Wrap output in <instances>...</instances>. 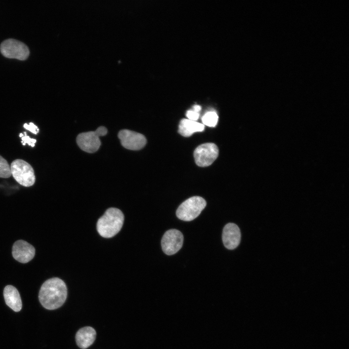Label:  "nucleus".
I'll return each instance as SVG.
<instances>
[{"label":"nucleus","instance_id":"1","mask_svg":"<svg viewBox=\"0 0 349 349\" xmlns=\"http://www.w3.org/2000/svg\"><path fill=\"white\" fill-rule=\"evenodd\" d=\"M67 287L61 279L54 277L46 281L42 285L39 300L47 309L54 310L60 307L67 298Z\"/></svg>","mask_w":349,"mask_h":349},{"label":"nucleus","instance_id":"2","mask_svg":"<svg viewBox=\"0 0 349 349\" xmlns=\"http://www.w3.org/2000/svg\"><path fill=\"white\" fill-rule=\"evenodd\" d=\"M124 221V216L120 209L114 207L109 208L98 220L97 231L103 238H111L120 231Z\"/></svg>","mask_w":349,"mask_h":349},{"label":"nucleus","instance_id":"3","mask_svg":"<svg viewBox=\"0 0 349 349\" xmlns=\"http://www.w3.org/2000/svg\"><path fill=\"white\" fill-rule=\"evenodd\" d=\"M206 205V200L200 196H193L184 201L176 211L177 217L184 221H191L197 217Z\"/></svg>","mask_w":349,"mask_h":349},{"label":"nucleus","instance_id":"4","mask_svg":"<svg viewBox=\"0 0 349 349\" xmlns=\"http://www.w3.org/2000/svg\"><path fill=\"white\" fill-rule=\"evenodd\" d=\"M11 175L21 185L32 186L35 182V176L32 166L21 159L14 160L11 164Z\"/></svg>","mask_w":349,"mask_h":349},{"label":"nucleus","instance_id":"5","mask_svg":"<svg viewBox=\"0 0 349 349\" xmlns=\"http://www.w3.org/2000/svg\"><path fill=\"white\" fill-rule=\"evenodd\" d=\"M1 53L5 57L25 60L30 54L28 46L24 43L13 38L4 40L0 44Z\"/></svg>","mask_w":349,"mask_h":349},{"label":"nucleus","instance_id":"6","mask_svg":"<svg viewBox=\"0 0 349 349\" xmlns=\"http://www.w3.org/2000/svg\"><path fill=\"white\" fill-rule=\"evenodd\" d=\"M218 154V148L213 143H205L199 145L193 153L195 163L200 167L210 165L217 159Z\"/></svg>","mask_w":349,"mask_h":349},{"label":"nucleus","instance_id":"7","mask_svg":"<svg viewBox=\"0 0 349 349\" xmlns=\"http://www.w3.org/2000/svg\"><path fill=\"white\" fill-rule=\"evenodd\" d=\"M183 239V234L180 231L175 229L167 231L161 239L163 252L168 255L176 253L181 248Z\"/></svg>","mask_w":349,"mask_h":349},{"label":"nucleus","instance_id":"8","mask_svg":"<svg viewBox=\"0 0 349 349\" xmlns=\"http://www.w3.org/2000/svg\"><path fill=\"white\" fill-rule=\"evenodd\" d=\"M121 145L125 148L131 150H139L146 144L145 137L139 133L128 129L121 130L118 134Z\"/></svg>","mask_w":349,"mask_h":349},{"label":"nucleus","instance_id":"9","mask_svg":"<svg viewBox=\"0 0 349 349\" xmlns=\"http://www.w3.org/2000/svg\"><path fill=\"white\" fill-rule=\"evenodd\" d=\"M76 141L81 150L89 153L97 151L101 145L99 137L95 131L79 134L77 137Z\"/></svg>","mask_w":349,"mask_h":349},{"label":"nucleus","instance_id":"10","mask_svg":"<svg viewBox=\"0 0 349 349\" xmlns=\"http://www.w3.org/2000/svg\"><path fill=\"white\" fill-rule=\"evenodd\" d=\"M35 252L34 247L23 240L16 241L12 247L13 257L22 263H26L30 261L34 257Z\"/></svg>","mask_w":349,"mask_h":349},{"label":"nucleus","instance_id":"11","mask_svg":"<svg viewBox=\"0 0 349 349\" xmlns=\"http://www.w3.org/2000/svg\"><path fill=\"white\" fill-rule=\"evenodd\" d=\"M241 234L239 227L234 223L226 224L222 230V239L224 246L229 250L236 248L240 243Z\"/></svg>","mask_w":349,"mask_h":349},{"label":"nucleus","instance_id":"12","mask_svg":"<svg viewBox=\"0 0 349 349\" xmlns=\"http://www.w3.org/2000/svg\"><path fill=\"white\" fill-rule=\"evenodd\" d=\"M96 338L95 330L90 326H86L80 329L76 333L75 338L78 347L85 349L90 346L95 341Z\"/></svg>","mask_w":349,"mask_h":349},{"label":"nucleus","instance_id":"13","mask_svg":"<svg viewBox=\"0 0 349 349\" xmlns=\"http://www.w3.org/2000/svg\"><path fill=\"white\" fill-rule=\"evenodd\" d=\"M3 296L6 304L15 312L22 308V301L17 289L13 286L8 285L3 290Z\"/></svg>","mask_w":349,"mask_h":349},{"label":"nucleus","instance_id":"14","mask_svg":"<svg viewBox=\"0 0 349 349\" xmlns=\"http://www.w3.org/2000/svg\"><path fill=\"white\" fill-rule=\"evenodd\" d=\"M205 129V126L196 121L187 119H182L178 127V132L184 137H190L197 132H202Z\"/></svg>","mask_w":349,"mask_h":349},{"label":"nucleus","instance_id":"15","mask_svg":"<svg viewBox=\"0 0 349 349\" xmlns=\"http://www.w3.org/2000/svg\"><path fill=\"white\" fill-rule=\"evenodd\" d=\"M202 120L204 125L210 127H214L218 123V116L215 111H208L203 116Z\"/></svg>","mask_w":349,"mask_h":349},{"label":"nucleus","instance_id":"16","mask_svg":"<svg viewBox=\"0 0 349 349\" xmlns=\"http://www.w3.org/2000/svg\"><path fill=\"white\" fill-rule=\"evenodd\" d=\"M11 175V168L7 161L0 156V177L8 178Z\"/></svg>","mask_w":349,"mask_h":349},{"label":"nucleus","instance_id":"17","mask_svg":"<svg viewBox=\"0 0 349 349\" xmlns=\"http://www.w3.org/2000/svg\"><path fill=\"white\" fill-rule=\"evenodd\" d=\"M24 134H25V136H24L22 137L21 143H22V144L25 145L26 143H28L29 145L31 146L32 147H34L35 145V143L36 142V140L34 139H31L29 137V136H28L26 135V132H24Z\"/></svg>","mask_w":349,"mask_h":349},{"label":"nucleus","instance_id":"18","mask_svg":"<svg viewBox=\"0 0 349 349\" xmlns=\"http://www.w3.org/2000/svg\"><path fill=\"white\" fill-rule=\"evenodd\" d=\"M23 127L25 129L35 134H36L39 130L38 127L32 123H30L29 125L25 123L24 124Z\"/></svg>","mask_w":349,"mask_h":349},{"label":"nucleus","instance_id":"19","mask_svg":"<svg viewBox=\"0 0 349 349\" xmlns=\"http://www.w3.org/2000/svg\"><path fill=\"white\" fill-rule=\"evenodd\" d=\"M186 116L188 119L196 121L199 117V113L193 110H189L186 112Z\"/></svg>","mask_w":349,"mask_h":349},{"label":"nucleus","instance_id":"20","mask_svg":"<svg viewBox=\"0 0 349 349\" xmlns=\"http://www.w3.org/2000/svg\"><path fill=\"white\" fill-rule=\"evenodd\" d=\"M96 134L99 136H104L108 133V129L104 126L98 127L95 131Z\"/></svg>","mask_w":349,"mask_h":349},{"label":"nucleus","instance_id":"21","mask_svg":"<svg viewBox=\"0 0 349 349\" xmlns=\"http://www.w3.org/2000/svg\"><path fill=\"white\" fill-rule=\"evenodd\" d=\"M193 111L199 113L201 109V107L199 105H195L193 107Z\"/></svg>","mask_w":349,"mask_h":349},{"label":"nucleus","instance_id":"22","mask_svg":"<svg viewBox=\"0 0 349 349\" xmlns=\"http://www.w3.org/2000/svg\"><path fill=\"white\" fill-rule=\"evenodd\" d=\"M23 136H24V135H23V134L22 133H20V134H19V137H20L22 138Z\"/></svg>","mask_w":349,"mask_h":349}]
</instances>
